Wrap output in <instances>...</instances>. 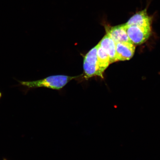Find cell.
<instances>
[{
  "label": "cell",
  "instance_id": "3",
  "mask_svg": "<svg viewBox=\"0 0 160 160\" xmlns=\"http://www.w3.org/2000/svg\"><path fill=\"white\" fill-rule=\"evenodd\" d=\"M99 46L98 43L90 50L84 58L83 70L85 77L88 78L94 76H99L97 56V51Z\"/></svg>",
  "mask_w": 160,
  "mask_h": 160
},
{
  "label": "cell",
  "instance_id": "4",
  "mask_svg": "<svg viewBox=\"0 0 160 160\" xmlns=\"http://www.w3.org/2000/svg\"><path fill=\"white\" fill-rule=\"evenodd\" d=\"M106 28L107 34L116 43L123 42L132 43L128 35L125 24L113 27L107 26Z\"/></svg>",
  "mask_w": 160,
  "mask_h": 160
},
{
  "label": "cell",
  "instance_id": "1",
  "mask_svg": "<svg viewBox=\"0 0 160 160\" xmlns=\"http://www.w3.org/2000/svg\"><path fill=\"white\" fill-rule=\"evenodd\" d=\"M77 77H69L58 75L50 76L43 79L35 81H18L19 85L24 89L26 92L31 89L38 88H46L55 90H60Z\"/></svg>",
  "mask_w": 160,
  "mask_h": 160
},
{
  "label": "cell",
  "instance_id": "2",
  "mask_svg": "<svg viewBox=\"0 0 160 160\" xmlns=\"http://www.w3.org/2000/svg\"><path fill=\"white\" fill-rule=\"evenodd\" d=\"M126 31L132 42L135 45H141L149 39L151 34V27L127 25Z\"/></svg>",
  "mask_w": 160,
  "mask_h": 160
},
{
  "label": "cell",
  "instance_id": "8",
  "mask_svg": "<svg viewBox=\"0 0 160 160\" xmlns=\"http://www.w3.org/2000/svg\"><path fill=\"white\" fill-rule=\"evenodd\" d=\"M97 56L99 76L103 78L104 72L111 63L108 55L107 52L100 46L99 44L98 49Z\"/></svg>",
  "mask_w": 160,
  "mask_h": 160
},
{
  "label": "cell",
  "instance_id": "7",
  "mask_svg": "<svg viewBox=\"0 0 160 160\" xmlns=\"http://www.w3.org/2000/svg\"><path fill=\"white\" fill-rule=\"evenodd\" d=\"M125 24L127 25L151 27L152 18L148 15L147 9H144L133 15Z\"/></svg>",
  "mask_w": 160,
  "mask_h": 160
},
{
  "label": "cell",
  "instance_id": "9",
  "mask_svg": "<svg viewBox=\"0 0 160 160\" xmlns=\"http://www.w3.org/2000/svg\"><path fill=\"white\" fill-rule=\"evenodd\" d=\"M3 160H7L6 159H4Z\"/></svg>",
  "mask_w": 160,
  "mask_h": 160
},
{
  "label": "cell",
  "instance_id": "5",
  "mask_svg": "<svg viewBox=\"0 0 160 160\" xmlns=\"http://www.w3.org/2000/svg\"><path fill=\"white\" fill-rule=\"evenodd\" d=\"M116 43L118 61H127L133 57L135 50V46L133 43L127 42Z\"/></svg>",
  "mask_w": 160,
  "mask_h": 160
},
{
  "label": "cell",
  "instance_id": "6",
  "mask_svg": "<svg viewBox=\"0 0 160 160\" xmlns=\"http://www.w3.org/2000/svg\"><path fill=\"white\" fill-rule=\"evenodd\" d=\"M99 45L108 55L110 63L118 61L116 43L107 33L99 43Z\"/></svg>",
  "mask_w": 160,
  "mask_h": 160
}]
</instances>
